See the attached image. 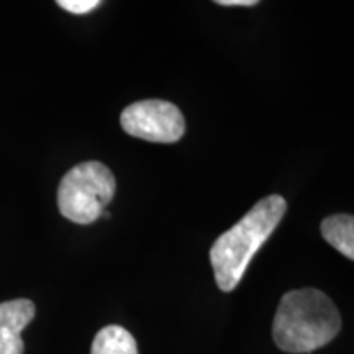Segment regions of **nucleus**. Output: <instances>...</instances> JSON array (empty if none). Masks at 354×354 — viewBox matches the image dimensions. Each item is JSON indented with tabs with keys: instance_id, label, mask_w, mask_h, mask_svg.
Here are the masks:
<instances>
[{
	"instance_id": "f03ea898",
	"label": "nucleus",
	"mask_w": 354,
	"mask_h": 354,
	"mask_svg": "<svg viewBox=\"0 0 354 354\" xmlns=\"http://www.w3.org/2000/svg\"><path fill=\"white\" fill-rule=\"evenodd\" d=\"M286 210V198L272 194L256 203L233 228L214 243L210 263L221 290L232 292L240 284L253 256L281 223Z\"/></svg>"
},
{
	"instance_id": "423d86ee",
	"label": "nucleus",
	"mask_w": 354,
	"mask_h": 354,
	"mask_svg": "<svg viewBox=\"0 0 354 354\" xmlns=\"http://www.w3.org/2000/svg\"><path fill=\"white\" fill-rule=\"evenodd\" d=\"M322 234L336 251L354 261V215L338 214L322 221Z\"/></svg>"
},
{
	"instance_id": "39448f33",
	"label": "nucleus",
	"mask_w": 354,
	"mask_h": 354,
	"mask_svg": "<svg viewBox=\"0 0 354 354\" xmlns=\"http://www.w3.org/2000/svg\"><path fill=\"white\" fill-rule=\"evenodd\" d=\"M33 317L32 300L17 299L0 304V354H24L21 331Z\"/></svg>"
},
{
	"instance_id": "f257e3e1",
	"label": "nucleus",
	"mask_w": 354,
	"mask_h": 354,
	"mask_svg": "<svg viewBox=\"0 0 354 354\" xmlns=\"http://www.w3.org/2000/svg\"><path fill=\"white\" fill-rule=\"evenodd\" d=\"M342 330L336 305L317 289L287 292L274 317L272 336L279 349L292 354L312 353L333 342Z\"/></svg>"
},
{
	"instance_id": "6e6552de",
	"label": "nucleus",
	"mask_w": 354,
	"mask_h": 354,
	"mask_svg": "<svg viewBox=\"0 0 354 354\" xmlns=\"http://www.w3.org/2000/svg\"><path fill=\"white\" fill-rule=\"evenodd\" d=\"M57 6L71 13L82 15V13H88L99 7L100 2L99 0H59Z\"/></svg>"
},
{
	"instance_id": "7ed1b4c3",
	"label": "nucleus",
	"mask_w": 354,
	"mask_h": 354,
	"mask_svg": "<svg viewBox=\"0 0 354 354\" xmlns=\"http://www.w3.org/2000/svg\"><path fill=\"white\" fill-rule=\"evenodd\" d=\"M117 183L112 171L97 161L74 166L57 189V207L66 218L79 225H88L104 214L112 202Z\"/></svg>"
},
{
	"instance_id": "1a4fd4ad",
	"label": "nucleus",
	"mask_w": 354,
	"mask_h": 354,
	"mask_svg": "<svg viewBox=\"0 0 354 354\" xmlns=\"http://www.w3.org/2000/svg\"><path fill=\"white\" fill-rule=\"evenodd\" d=\"M218 6L223 7H254L258 6L256 0H218Z\"/></svg>"
},
{
	"instance_id": "0eeeda50",
	"label": "nucleus",
	"mask_w": 354,
	"mask_h": 354,
	"mask_svg": "<svg viewBox=\"0 0 354 354\" xmlns=\"http://www.w3.org/2000/svg\"><path fill=\"white\" fill-rule=\"evenodd\" d=\"M91 354H138L136 342L123 326L109 325L95 335Z\"/></svg>"
},
{
	"instance_id": "20e7f679",
	"label": "nucleus",
	"mask_w": 354,
	"mask_h": 354,
	"mask_svg": "<svg viewBox=\"0 0 354 354\" xmlns=\"http://www.w3.org/2000/svg\"><path fill=\"white\" fill-rule=\"evenodd\" d=\"M122 128L135 138L153 143H174L183 138L185 120L180 110L166 100H140L128 105L120 117Z\"/></svg>"
}]
</instances>
